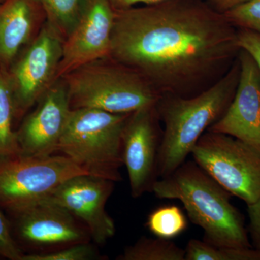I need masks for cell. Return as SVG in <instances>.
Wrapping results in <instances>:
<instances>
[{
    "mask_svg": "<svg viewBox=\"0 0 260 260\" xmlns=\"http://www.w3.org/2000/svg\"><path fill=\"white\" fill-rule=\"evenodd\" d=\"M118 260H185V249L170 239L143 237L127 246Z\"/></svg>",
    "mask_w": 260,
    "mask_h": 260,
    "instance_id": "obj_17",
    "label": "cell"
},
{
    "mask_svg": "<svg viewBox=\"0 0 260 260\" xmlns=\"http://www.w3.org/2000/svg\"><path fill=\"white\" fill-rule=\"evenodd\" d=\"M114 181L89 174L68 179L44 201L68 210L88 229L92 240L104 244L116 232L115 223L106 210Z\"/></svg>",
    "mask_w": 260,
    "mask_h": 260,
    "instance_id": "obj_11",
    "label": "cell"
},
{
    "mask_svg": "<svg viewBox=\"0 0 260 260\" xmlns=\"http://www.w3.org/2000/svg\"><path fill=\"white\" fill-rule=\"evenodd\" d=\"M213 9L219 13H224L234 7L242 5L249 0H207Z\"/></svg>",
    "mask_w": 260,
    "mask_h": 260,
    "instance_id": "obj_27",
    "label": "cell"
},
{
    "mask_svg": "<svg viewBox=\"0 0 260 260\" xmlns=\"http://www.w3.org/2000/svg\"><path fill=\"white\" fill-rule=\"evenodd\" d=\"M240 75L235 95L223 116L207 131L244 142L260 153V71L246 51L238 54Z\"/></svg>",
    "mask_w": 260,
    "mask_h": 260,
    "instance_id": "obj_14",
    "label": "cell"
},
{
    "mask_svg": "<svg viewBox=\"0 0 260 260\" xmlns=\"http://www.w3.org/2000/svg\"><path fill=\"white\" fill-rule=\"evenodd\" d=\"M23 249L13 237L10 220L0 210V257L10 260H22Z\"/></svg>",
    "mask_w": 260,
    "mask_h": 260,
    "instance_id": "obj_23",
    "label": "cell"
},
{
    "mask_svg": "<svg viewBox=\"0 0 260 260\" xmlns=\"http://www.w3.org/2000/svg\"><path fill=\"white\" fill-rule=\"evenodd\" d=\"M64 39L46 22L7 69L15 122L22 120L56 80Z\"/></svg>",
    "mask_w": 260,
    "mask_h": 260,
    "instance_id": "obj_8",
    "label": "cell"
},
{
    "mask_svg": "<svg viewBox=\"0 0 260 260\" xmlns=\"http://www.w3.org/2000/svg\"><path fill=\"white\" fill-rule=\"evenodd\" d=\"M185 260H260V251L253 247H222L191 239L185 249Z\"/></svg>",
    "mask_w": 260,
    "mask_h": 260,
    "instance_id": "obj_18",
    "label": "cell"
},
{
    "mask_svg": "<svg viewBox=\"0 0 260 260\" xmlns=\"http://www.w3.org/2000/svg\"><path fill=\"white\" fill-rule=\"evenodd\" d=\"M61 78L71 109L131 114L155 105L161 96L144 77L110 56L84 64Z\"/></svg>",
    "mask_w": 260,
    "mask_h": 260,
    "instance_id": "obj_4",
    "label": "cell"
},
{
    "mask_svg": "<svg viewBox=\"0 0 260 260\" xmlns=\"http://www.w3.org/2000/svg\"><path fill=\"white\" fill-rule=\"evenodd\" d=\"M47 17V23L66 39L81 11L85 0H38Z\"/></svg>",
    "mask_w": 260,
    "mask_h": 260,
    "instance_id": "obj_20",
    "label": "cell"
},
{
    "mask_svg": "<svg viewBox=\"0 0 260 260\" xmlns=\"http://www.w3.org/2000/svg\"><path fill=\"white\" fill-rule=\"evenodd\" d=\"M88 174L65 155L0 160V208L15 213L47 199L68 179Z\"/></svg>",
    "mask_w": 260,
    "mask_h": 260,
    "instance_id": "obj_6",
    "label": "cell"
},
{
    "mask_svg": "<svg viewBox=\"0 0 260 260\" xmlns=\"http://www.w3.org/2000/svg\"><path fill=\"white\" fill-rule=\"evenodd\" d=\"M3 0H0V3H1V2H3Z\"/></svg>",
    "mask_w": 260,
    "mask_h": 260,
    "instance_id": "obj_28",
    "label": "cell"
},
{
    "mask_svg": "<svg viewBox=\"0 0 260 260\" xmlns=\"http://www.w3.org/2000/svg\"><path fill=\"white\" fill-rule=\"evenodd\" d=\"M14 103L6 68L0 66V160L20 155Z\"/></svg>",
    "mask_w": 260,
    "mask_h": 260,
    "instance_id": "obj_16",
    "label": "cell"
},
{
    "mask_svg": "<svg viewBox=\"0 0 260 260\" xmlns=\"http://www.w3.org/2000/svg\"><path fill=\"white\" fill-rule=\"evenodd\" d=\"M146 225L155 237L172 240L187 229L188 222L179 207L166 205L149 215Z\"/></svg>",
    "mask_w": 260,
    "mask_h": 260,
    "instance_id": "obj_19",
    "label": "cell"
},
{
    "mask_svg": "<svg viewBox=\"0 0 260 260\" xmlns=\"http://www.w3.org/2000/svg\"><path fill=\"white\" fill-rule=\"evenodd\" d=\"M223 14L235 28L246 29L260 35V0H249Z\"/></svg>",
    "mask_w": 260,
    "mask_h": 260,
    "instance_id": "obj_21",
    "label": "cell"
},
{
    "mask_svg": "<svg viewBox=\"0 0 260 260\" xmlns=\"http://www.w3.org/2000/svg\"><path fill=\"white\" fill-rule=\"evenodd\" d=\"M160 123L155 104L132 113L124 126L123 162L133 198L152 192L158 179V155L162 137Z\"/></svg>",
    "mask_w": 260,
    "mask_h": 260,
    "instance_id": "obj_9",
    "label": "cell"
},
{
    "mask_svg": "<svg viewBox=\"0 0 260 260\" xmlns=\"http://www.w3.org/2000/svg\"><path fill=\"white\" fill-rule=\"evenodd\" d=\"M247 214L249 218L247 230L251 245L260 251V199L254 204L248 205Z\"/></svg>",
    "mask_w": 260,
    "mask_h": 260,
    "instance_id": "obj_25",
    "label": "cell"
},
{
    "mask_svg": "<svg viewBox=\"0 0 260 260\" xmlns=\"http://www.w3.org/2000/svg\"><path fill=\"white\" fill-rule=\"evenodd\" d=\"M237 28L200 0H165L114 11L110 57L144 77L160 95L191 97L229 71Z\"/></svg>",
    "mask_w": 260,
    "mask_h": 260,
    "instance_id": "obj_1",
    "label": "cell"
},
{
    "mask_svg": "<svg viewBox=\"0 0 260 260\" xmlns=\"http://www.w3.org/2000/svg\"><path fill=\"white\" fill-rule=\"evenodd\" d=\"M237 59L220 80L198 95H162L159 99L156 109L164 124L159 177H168L182 165L202 135L226 112L239 83L240 64Z\"/></svg>",
    "mask_w": 260,
    "mask_h": 260,
    "instance_id": "obj_2",
    "label": "cell"
},
{
    "mask_svg": "<svg viewBox=\"0 0 260 260\" xmlns=\"http://www.w3.org/2000/svg\"><path fill=\"white\" fill-rule=\"evenodd\" d=\"M114 10L109 0H85L63 44L56 80L89 62L110 56Z\"/></svg>",
    "mask_w": 260,
    "mask_h": 260,
    "instance_id": "obj_12",
    "label": "cell"
},
{
    "mask_svg": "<svg viewBox=\"0 0 260 260\" xmlns=\"http://www.w3.org/2000/svg\"><path fill=\"white\" fill-rule=\"evenodd\" d=\"M238 45L253 58L260 71V35L257 32L237 29Z\"/></svg>",
    "mask_w": 260,
    "mask_h": 260,
    "instance_id": "obj_24",
    "label": "cell"
},
{
    "mask_svg": "<svg viewBox=\"0 0 260 260\" xmlns=\"http://www.w3.org/2000/svg\"><path fill=\"white\" fill-rule=\"evenodd\" d=\"M28 112L16 129L22 155L47 157L57 152L71 107L68 88L59 78Z\"/></svg>",
    "mask_w": 260,
    "mask_h": 260,
    "instance_id": "obj_13",
    "label": "cell"
},
{
    "mask_svg": "<svg viewBox=\"0 0 260 260\" xmlns=\"http://www.w3.org/2000/svg\"><path fill=\"white\" fill-rule=\"evenodd\" d=\"M131 114L90 108L72 109L57 152L89 175L114 183L120 181V169L124 166L123 131Z\"/></svg>",
    "mask_w": 260,
    "mask_h": 260,
    "instance_id": "obj_5",
    "label": "cell"
},
{
    "mask_svg": "<svg viewBox=\"0 0 260 260\" xmlns=\"http://www.w3.org/2000/svg\"><path fill=\"white\" fill-rule=\"evenodd\" d=\"M191 155L214 180L246 205L260 199V153L244 142L206 131Z\"/></svg>",
    "mask_w": 260,
    "mask_h": 260,
    "instance_id": "obj_7",
    "label": "cell"
},
{
    "mask_svg": "<svg viewBox=\"0 0 260 260\" xmlns=\"http://www.w3.org/2000/svg\"><path fill=\"white\" fill-rule=\"evenodd\" d=\"M10 215L12 233L20 246L57 250L91 239L84 224L68 210L49 202L42 201Z\"/></svg>",
    "mask_w": 260,
    "mask_h": 260,
    "instance_id": "obj_10",
    "label": "cell"
},
{
    "mask_svg": "<svg viewBox=\"0 0 260 260\" xmlns=\"http://www.w3.org/2000/svg\"><path fill=\"white\" fill-rule=\"evenodd\" d=\"M152 192L159 199L180 201L192 223L203 229L205 242L222 247H252L244 218L231 203L232 195L194 160L158 179Z\"/></svg>",
    "mask_w": 260,
    "mask_h": 260,
    "instance_id": "obj_3",
    "label": "cell"
},
{
    "mask_svg": "<svg viewBox=\"0 0 260 260\" xmlns=\"http://www.w3.org/2000/svg\"><path fill=\"white\" fill-rule=\"evenodd\" d=\"M47 22L38 0L0 3V66L8 69L19 53L37 37Z\"/></svg>",
    "mask_w": 260,
    "mask_h": 260,
    "instance_id": "obj_15",
    "label": "cell"
},
{
    "mask_svg": "<svg viewBox=\"0 0 260 260\" xmlns=\"http://www.w3.org/2000/svg\"><path fill=\"white\" fill-rule=\"evenodd\" d=\"M114 11L129 9L140 5H152L165 0H109Z\"/></svg>",
    "mask_w": 260,
    "mask_h": 260,
    "instance_id": "obj_26",
    "label": "cell"
},
{
    "mask_svg": "<svg viewBox=\"0 0 260 260\" xmlns=\"http://www.w3.org/2000/svg\"><path fill=\"white\" fill-rule=\"evenodd\" d=\"M96 257V251L88 242L47 252L25 254L22 260H89Z\"/></svg>",
    "mask_w": 260,
    "mask_h": 260,
    "instance_id": "obj_22",
    "label": "cell"
}]
</instances>
